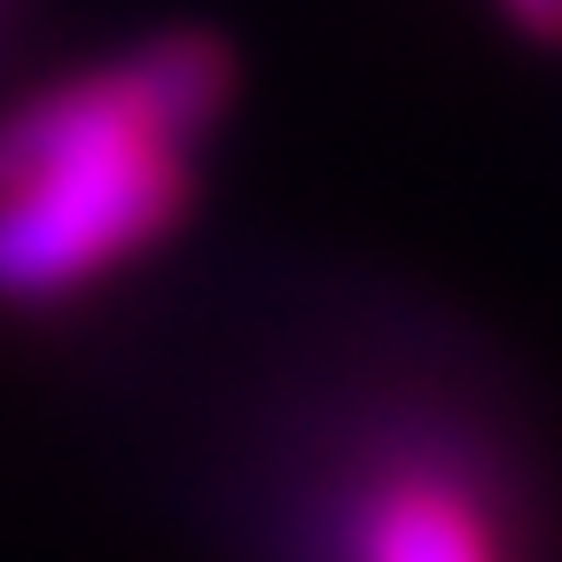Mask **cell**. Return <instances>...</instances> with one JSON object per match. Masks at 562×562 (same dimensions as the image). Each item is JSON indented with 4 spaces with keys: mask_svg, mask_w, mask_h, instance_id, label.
<instances>
[{
    "mask_svg": "<svg viewBox=\"0 0 562 562\" xmlns=\"http://www.w3.org/2000/svg\"><path fill=\"white\" fill-rule=\"evenodd\" d=\"M180 195V140L157 133L125 63L40 94L0 125V297L87 281L165 235Z\"/></svg>",
    "mask_w": 562,
    "mask_h": 562,
    "instance_id": "cell-1",
    "label": "cell"
},
{
    "mask_svg": "<svg viewBox=\"0 0 562 562\" xmlns=\"http://www.w3.org/2000/svg\"><path fill=\"white\" fill-rule=\"evenodd\" d=\"M336 562H501V516L469 469L391 453L328 524Z\"/></svg>",
    "mask_w": 562,
    "mask_h": 562,
    "instance_id": "cell-2",
    "label": "cell"
},
{
    "mask_svg": "<svg viewBox=\"0 0 562 562\" xmlns=\"http://www.w3.org/2000/svg\"><path fill=\"white\" fill-rule=\"evenodd\" d=\"M501 9L516 16V32H531V40L562 47V0H501Z\"/></svg>",
    "mask_w": 562,
    "mask_h": 562,
    "instance_id": "cell-3",
    "label": "cell"
}]
</instances>
